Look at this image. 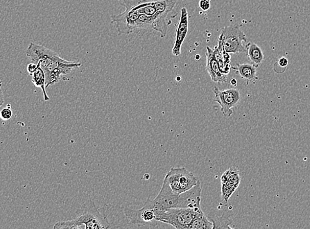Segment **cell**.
<instances>
[{
    "instance_id": "obj_1",
    "label": "cell",
    "mask_w": 310,
    "mask_h": 229,
    "mask_svg": "<svg viewBox=\"0 0 310 229\" xmlns=\"http://www.w3.org/2000/svg\"><path fill=\"white\" fill-rule=\"evenodd\" d=\"M26 54L31 62L39 65L44 72L46 88L60 82L62 79L69 80L64 78V76L81 66L80 62L64 60L56 52L34 42H31L27 48Z\"/></svg>"
},
{
    "instance_id": "obj_2",
    "label": "cell",
    "mask_w": 310,
    "mask_h": 229,
    "mask_svg": "<svg viewBox=\"0 0 310 229\" xmlns=\"http://www.w3.org/2000/svg\"><path fill=\"white\" fill-rule=\"evenodd\" d=\"M201 183L182 194H176L172 190L168 181L164 179L159 193L154 199L149 198L145 202V208L165 210L171 208H194L201 205Z\"/></svg>"
},
{
    "instance_id": "obj_3",
    "label": "cell",
    "mask_w": 310,
    "mask_h": 229,
    "mask_svg": "<svg viewBox=\"0 0 310 229\" xmlns=\"http://www.w3.org/2000/svg\"><path fill=\"white\" fill-rule=\"evenodd\" d=\"M54 229H105L112 228L106 217L97 208L93 201L88 200L79 209L76 219L59 221Z\"/></svg>"
},
{
    "instance_id": "obj_4",
    "label": "cell",
    "mask_w": 310,
    "mask_h": 229,
    "mask_svg": "<svg viewBox=\"0 0 310 229\" xmlns=\"http://www.w3.org/2000/svg\"><path fill=\"white\" fill-rule=\"evenodd\" d=\"M201 210V205L165 210H155V221L171 224L177 229H188L189 224Z\"/></svg>"
},
{
    "instance_id": "obj_5",
    "label": "cell",
    "mask_w": 310,
    "mask_h": 229,
    "mask_svg": "<svg viewBox=\"0 0 310 229\" xmlns=\"http://www.w3.org/2000/svg\"><path fill=\"white\" fill-rule=\"evenodd\" d=\"M121 5L126 9L134 11L137 14H142L154 18L157 21L156 31L160 34V37H166L167 31L171 21L163 18L156 8V0H122Z\"/></svg>"
},
{
    "instance_id": "obj_6",
    "label": "cell",
    "mask_w": 310,
    "mask_h": 229,
    "mask_svg": "<svg viewBox=\"0 0 310 229\" xmlns=\"http://www.w3.org/2000/svg\"><path fill=\"white\" fill-rule=\"evenodd\" d=\"M247 37L237 25L226 26L221 30L218 42L223 46L224 51L228 54H237L247 52Z\"/></svg>"
},
{
    "instance_id": "obj_7",
    "label": "cell",
    "mask_w": 310,
    "mask_h": 229,
    "mask_svg": "<svg viewBox=\"0 0 310 229\" xmlns=\"http://www.w3.org/2000/svg\"><path fill=\"white\" fill-rule=\"evenodd\" d=\"M164 178L168 181L172 190L176 194H182L195 187L200 180L185 167H173Z\"/></svg>"
},
{
    "instance_id": "obj_8",
    "label": "cell",
    "mask_w": 310,
    "mask_h": 229,
    "mask_svg": "<svg viewBox=\"0 0 310 229\" xmlns=\"http://www.w3.org/2000/svg\"><path fill=\"white\" fill-rule=\"evenodd\" d=\"M214 101L221 106V110L224 117L228 119L233 114L232 108L235 107L241 101V93L236 89L220 90L214 87Z\"/></svg>"
},
{
    "instance_id": "obj_9",
    "label": "cell",
    "mask_w": 310,
    "mask_h": 229,
    "mask_svg": "<svg viewBox=\"0 0 310 229\" xmlns=\"http://www.w3.org/2000/svg\"><path fill=\"white\" fill-rule=\"evenodd\" d=\"M123 212L131 223L142 226L155 221V210L142 208L140 210H132L124 208Z\"/></svg>"
},
{
    "instance_id": "obj_10",
    "label": "cell",
    "mask_w": 310,
    "mask_h": 229,
    "mask_svg": "<svg viewBox=\"0 0 310 229\" xmlns=\"http://www.w3.org/2000/svg\"><path fill=\"white\" fill-rule=\"evenodd\" d=\"M189 18L187 9L183 8L181 10L180 21H179L177 29H176L175 41L173 48V55L178 56L180 55L181 50L185 37L188 33Z\"/></svg>"
},
{
    "instance_id": "obj_11",
    "label": "cell",
    "mask_w": 310,
    "mask_h": 229,
    "mask_svg": "<svg viewBox=\"0 0 310 229\" xmlns=\"http://www.w3.org/2000/svg\"><path fill=\"white\" fill-rule=\"evenodd\" d=\"M206 58H207V63H206V70L209 74L211 80L214 83L219 84L226 83L227 81V76L222 73L219 63L214 58L213 50L210 47H206Z\"/></svg>"
},
{
    "instance_id": "obj_12",
    "label": "cell",
    "mask_w": 310,
    "mask_h": 229,
    "mask_svg": "<svg viewBox=\"0 0 310 229\" xmlns=\"http://www.w3.org/2000/svg\"><path fill=\"white\" fill-rule=\"evenodd\" d=\"M213 53L222 73L228 76L231 69V66H230L231 57H230V54L224 51L223 46L219 42H218V45L214 48Z\"/></svg>"
},
{
    "instance_id": "obj_13",
    "label": "cell",
    "mask_w": 310,
    "mask_h": 229,
    "mask_svg": "<svg viewBox=\"0 0 310 229\" xmlns=\"http://www.w3.org/2000/svg\"><path fill=\"white\" fill-rule=\"evenodd\" d=\"M242 78L248 81H253L256 79V67L249 63H237L236 67H232Z\"/></svg>"
},
{
    "instance_id": "obj_14",
    "label": "cell",
    "mask_w": 310,
    "mask_h": 229,
    "mask_svg": "<svg viewBox=\"0 0 310 229\" xmlns=\"http://www.w3.org/2000/svg\"><path fill=\"white\" fill-rule=\"evenodd\" d=\"M247 56L249 61L255 67L261 65L264 60V55L261 48L254 43H249L247 45Z\"/></svg>"
},
{
    "instance_id": "obj_15",
    "label": "cell",
    "mask_w": 310,
    "mask_h": 229,
    "mask_svg": "<svg viewBox=\"0 0 310 229\" xmlns=\"http://www.w3.org/2000/svg\"><path fill=\"white\" fill-rule=\"evenodd\" d=\"M31 76L32 82L33 83L34 85L42 89L44 101H49L50 98L46 90V76H45L44 72L43 71L39 65L37 64V69L32 74Z\"/></svg>"
},
{
    "instance_id": "obj_16",
    "label": "cell",
    "mask_w": 310,
    "mask_h": 229,
    "mask_svg": "<svg viewBox=\"0 0 310 229\" xmlns=\"http://www.w3.org/2000/svg\"><path fill=\"white\" fill-rule=\"evenodd\" d=\"M213 224L210 221L208 217L205 216L202 210L197 214L191 224H189L188 229H212Z\"/></svg>"
},
{
    "instance_id": "obj_17",
    "label": "cell",
    "mask_w": 310,
    "mask_h": 229,
    "mask_svg": "<svg viewBox=\"0 0 310 229\" xmlns=\"http://www.w3.org/2000/svg\"><path fill=\"white\" fill-rule=\"evenodd\" d=\"M241 182L239 171L236 167H231L224 172L221 177L222 184H230L236 188L239 187Z\"/></svg>"
},
{
    "instance_id": "obj_18",
    "label": "cell",
    "mask_w": 310,
    "mask_h": 229,
    "mask_svg": "<svg viewBox=\"0 0 310 229\" xmlns=\"http://www.w3.org/2000/svg\"><path fill=\"white\" fill-rule=\"evenodd\" d=\"M210 221L213 224V228H231L230 224L232 223V219L227 212L223 213L221 217L210 219Z\"/></svg>"
},
{
    "instance_id": "obj_19",
    "label": "cell",
    "mask_w": 310,
    "mask_h": 229,
    "mask_svg": "<svg viewBox=\"0 0 310 229\" xmlns=\"http://www.w3.org/2000/svg\"><path fill=\"white\" fill-rule=\"evenodd\" d=\"M237 188L230 184H222L221 196L223 203L226 204Z\"/></svg>"
},
{
    "instance_id": "obj_20",
    "label": "cell",
    "mask_w": 310,
    "mask_h": 229,
    "mask_svg": "<svg viewBox=\"0 0 310 229\" xmlns=\"http://www.w3.org/2000/svg\"><path fill=\"white\" fill-rule=\"evenodd\" d=\"M13 115L12 108L11 104H8L6 108H3L0 112V117L3 120H9L11 119Z\"/></svg>"
},
{
    "instance_id": "obj_21",
    "label": "cell",
    "mask_w": 310,
    "mask_h": 229,
    "mask_svg": "<svg viewBox=\"0 0 310 229\" xmlns=\"http://www.w3.org/2000/svg\"><path fill=\"white\" fill-rule=\"evenodd\" d=\"M200 7L203 11L209 10L210 8V1L209 0H200Z\"/></svg>"
},
{
    "instance_id": "obj_22",
    "label": "cell",
    "mask_w": 310,
    "mask_h": 229,
    "mask_svg": "<svg viewBox=\"0 0 310 229\" xmlns=\"http://www.w3.org/2000/svg\"><path fill=\"white\" fill-rule=\"evenodd\" d=\"M37 68V64H35L33 62L29 63L28 65H27V72H29V74H30V76H32V74L35 72L36 69Z\"/></svg>"
},
{
    "instance_id": "obj_23",
    "label": "cell",
    "mask_w": 310,
    "mask_h": 229,
    "mask_svg": "<svg viewBox=\"0 0 310 229\" xmlns=\"http://www.w3.org/2000/svg\"><path fill=\"white\" fill-rule=\"evenodd\" d=\"M279 65L280 67L286 68L289 65L288 59L282 57L279 59Z\"/></svg>"
},
{
    "instance_id": "obj_24",
    "label": "cell",
    "mask_w": 310,
    "mask_h": 229,
    "mask_svg": "<svg viewBox=\"0 0 310 229\" xmlns=\"http://www.w3.org/2000/svg\"><path fill=\"white\" fill-rule=\"evenodd\" d=\"M2 81H0V107L3 105L4 103V97L3 90L2 89Z\"/></svg>"
},
{
    "instance_id": "obj_25",
    "label": "cell",
    "mask_w": 310,
    "mask_h": 229,
    "mask_svg": "<svg viewBox=\"0 0 310 229\" xmlns=\"http://www.w3.org/2000/svg\"><path fill=\"white\" fill-rule=\"evenodd\" d=\"M230 84H231L233 86L237 85V80L236 79H232L231 81H230Z\"/></svg>"
},
{
    "instance_id": "obj_26",
    "label": "cell",
    "mask_w": 310,
    "mask_h": 229,
    "mask_svg": "<svg viewBox=\"0 0 310 229\" xmlns=\"http://www.w3.org/2000/svg\"><path fill=\"white\" fill-rule=\"evenodd\" d=\"M209 1H210V0H209Z\"/></svg>"
}]
</instances>
